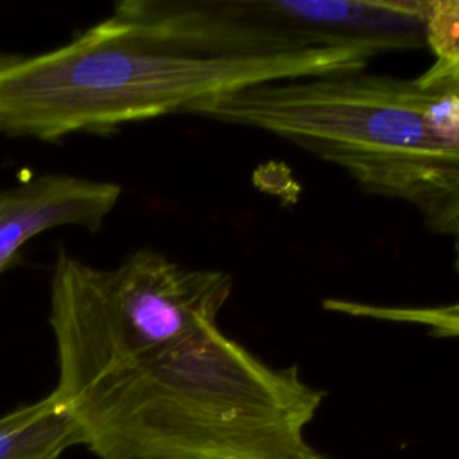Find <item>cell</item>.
Returning a JSON list of instances; mask_svg holds the SVG:
<instances>
[{"mask_svg": "<svg viewBox=\"0 0 459 459\" xmlns=\"http://www.w3.org/2000/svg\"><path fill=\"white\" fill-rule=\"evenodd\" d=\"M457 217H459V215H457Z\"/></svg>", "mask_w": 459, "mask_h": 459, "instance_id": "11", "label": "cell"}, {"mask_svg": "<svg viewBox=\"0 0 459 459\" xmlns=\"http://www.w3.org/2000/svg\"><path fill=\"white\" fill-rule=\"evenodd\" d=\"M423 29L432 63L416 81L425 90L459 99V0H427Z\"/></svg>", "mask_w": 459, "mask_h": 459, "instance_id": "8", "label": "cell"}, {"mask_svg": "<svg viewBox=\"0 0 459 459\" xmlns=\"http://www.w3.org/2000/svg\"><path fill=\"white\" fill-rule=\"evenodd\" d=\"M325 393L217 323L99 380L65 405L99 459H303Z\"/></svg>", "mask_w": 459, "mask_h": 459, "instance_id": "2", "label": "cell"}, {"mask_svg": "<svg viewBox=\"0 0 459 459\" xmlns=\"http://www.w3.org/2000/svg\"><path fill=\"white\" fill-rule=\"evenodd\" d=\"M199 117L271 133L405 201L452 233L459 215V99L366 72L256 84Z\"/></svg>", "mask_w": 459, "mask_h": 459, "instance_id": "3", "label": "cell"}, {"mask_svg": "<svg viewBox=\"0 0 459 459\" xmlns=\"http://www.w3.org/2000/svg\"><path fill=\"white\" fill-rule=\"evenodd\" d=\"M231 290L228 273L183 267L154 249L108 269L59 251L48 316L59 369L52 394L68 405L99 380L215 325Z\"/></svg>", "mask_w": 459, "mask_h": 459, "instance_id": "4", "label": "cell"}, {"mask_svg": "<svg viewBox=\"0 0 459 459\" xmlns=\"http://www.w3.org/2000/svg\"><path fill=\"white\" fill-rule=\"evenodd\" d=\"M303 459H330V457H326V455H321L319 452H316L314 448H310L307 454H305V457Z\"/></svg>", "mask_w": 459, "mask_h": 459, "instance_id": "10", "label": "cell"}, {"mask_svg": "<svg viewBox=\"0 0 459 459\" xmlns=\"http://www.w3.org/2000/svg\"><path fill=\"white\" fill-rule=\"evenodd\" d=\"M353 47L280 54H204L170 30L161 0H124L66 43L36 54L0 50V133L57 142L124 124L197 115L246 88L362 72Z\"/></svg>", "mask_w": 459, "mask_h": 459, "instance_id": "1", "label": "cell"}, {"mask_svg": "<svg viewBox=\"0 0 459 459\" xmlns=\"http://www.w3.org/2000/svg\"><path fill=\"white\" fill-rule=\"evenodd\" d=\"M452 235L455 237V253H457V269H459V217L452 230ZM323 308L335 314L351 316V317H366L375 321L423 326L430 335H436V337H459V299L445 305L407 307V305H377V303L357 301V299L328 298L323 301Z\"/></svg>", "mask_w": 459, "mask_h": 459, "instance_id": "9", "label": "cell"}, {"mask_svg": "<svg viewBox=\"0 0 459 459\" xmlns=\"http://www.w3.org/2000/svg\"><path fill=\"white\" fill-rule=\"evenodd\" d=\"M122 188L65 172H47L0 188V274L36 235L81 226L99 230L117 206Z\"/></svg>", "mask_w": 459, "mask_h": 459, "instance_id": "6", "label": "cell"}, {"mask_svg": "<svg viewBox=\"0 0 459 459\" xmlns=\"http://www.w3.org/2000/svg\"><path fill=\"white\" fill-rule=\"evenodd\" d=\"M81 445L70 411L48 396L0 416V459H57Z\"/></svg>", "mask_w": 459, "mask_h": 459, "instance_id": "7", "label": "cell"}, {"mask_svg": "<svg viewBox=\"0 0 459 459\" xmlns=\"http://www.w3.org/2000/svg\"><path fill=\"white\" fill-rule=\"evenodd\" d=\"M427 0H161L172 34L204 54L353 47L375 56L425 45Z\"/></svg>", "mask_w": 459, "mask_h": 459, "instance_id": "5", "label": "cell"}]
</instances>
